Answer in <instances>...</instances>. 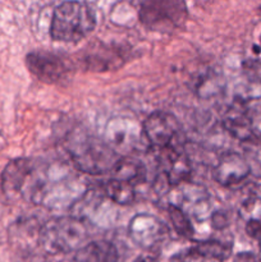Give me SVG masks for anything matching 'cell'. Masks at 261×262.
Here are the masks:
<instances>
[{
	"label": "cell",
	"instance_id": "cell-1",
	"mask_svg": "<svg viewBox=\"0 0 261 262\" xmlns=\"http://www.w3.org/2000/svg\"><path fill=\"white\" fill-rule=\"evenodd\" d=\"M96 27V15L90 5L77 0L64 2L53 14L50 35L54 41L77 43Z\"/></svg>",
	"mask_w": 261,
	"mask_h": 262
},
{
	"label": "cell",
	"instance_id": "cell-2",
	"mask_svg": "<svg viewBox=\"0 0 261 262\" xmlns=\"http://www.w3.org/2000/svg\"><path fill=\"white\" fill-rule=\"evenodd\" d=\"M68 154L77 170L90 176L110 173L119 156L104 140L89 135H74L68 140Z\"/></svg>",
	"mask_w": 261,
	"mask_h": 262
},
{
	"label": "cell",
	"instance_id": "cell-3",
	"mask_svg": "<svg viewBox=\"0 0 261 262\" xmlns=\"http://www.w3.org/2000/svg\"><path fill=\"white\" fill-rule=\"evenodd\" d=\"M89 228L84 220L73 215L53 217L40 229L41 246L51 253H68L84 246Z\"/></svg>",
	"mask_w": 261,
	"mask_h": 262
},
{
	"label": "cell",
	"instance_id": "cell-4",
	"mask_svg": "<svg viewBox=\"0 0 261 262\" xmlns=\"http://www.w3.org/2000/svg\"><path fill=\"white\" fill-rule=\"evenodd\" d=\"M138 17L147 30L170 33L186 23L188 10L184 0H143Z\"/></svg>",
	"mask_w": 261,
	"mask_h": 262
},
{
	"label": "cell",
	"instance_id": "cell-5",
	"mask_svg": "<svg viewBox=\"0 0 261 262\" xmlns=\"http://www.w3.org/2000/svg\"><path fill=\"white\" fill-rule=\"evenodd\" d=\"M142 133L148 145L156 152L182 148V127L174 115L155 112L142 123Z\"/></svg>",
	"mask_w": 261,
	"mask_h": 262
},
{
	"label": "cell",
	"instance_id": "cell-6",
	"mask_svg": "<svg viewBox=\"0 0 261 262\" xmlns=\"http://www.w3.org/2000/svg\"><path fill=\"white\" fill-rule=\"evenodd\" d=\"M26 67L38 81L55 84L69 76V66L61 56L48 51H32L26 55Z\"/></svg>",
	"mask_w": 261,
	"mask_h": 262
},
{
	"label": "cell",
	"instance_id": "cell-7",
	"mask_svg": "<svg viewBox=\"0 0 261 262\" xmlns=\"http://www.w3.org/2000/svg\"><path fill=\"white\" fill-rule=\"evenodd\" d=\"M35 170L36 163L32 159L17 158L10 160L0 176V188L4 196L12 200L23 197Z\"/></svg>",
	"mask_w": 261,
	"mask_h": 262
},
{
	"label": "cell",
	"instance_id": "cell-8",
	"mask_svg": "<svg viewBox=\"0 0 261 262\" xmlns=\"http://www.w3.org/2000/svg\"><path fill=\"white\" fill-rule=\"evenodd\" d=\"M128 234L137 246L145 250H153L168 237V228L156 216L142 212L130 219Z\"/></svg>",
	"mask_w": 261,
	"mask_h": 262
},
{
	"label": "cell",
	"instance_id": "cell-9",
	"mask_svg": "<svg viewBox=\"0 0 261 262\" xmlns=\"http://www.w3.org/2000/svg\"><path fill=\"white\" fill-rule=\"evenodd\" d=\"M250 163L238 152H225L212 168V178L220 186L230 187L243 183L251 174Z\"/></svg>",
	"mask_w": 261,
	"mask_h": 262
},
{
	"label": "cell",
	"instance_id": "cell-10",
	"mask_svg": "<svg viewBox=\"0 0 261 262\" xmlns=\"http://www.w3.org/2000/svg\"><path fill=\"white\" fill-rule=\"evenodd\" d=\"M232 252V245L220 241H205L177 253L171 262H224Z\"/></svg>",
	"mask_w": 261,
	"mask_h": 262
},
{
	"label": "cell",
	"instance_id": "cell-11",
	"mask_svg": "<svg viewBox=\"0 0 261 262\" xmlns=\"http://www.w3.org/2000/svg\"><path fill=\"white\" fill-rule=\"evenodd\" d=\"M129 56L124 55L122 50L113 49H92L78 56L79 63L84 69L92 72H109L119 69L128 61Z\"/></svg>",
	"mask_w": 261,
	"mask_h": 262
},
{
	"label": "cell",
	"instance_id": "cell-12",
	"mask_svg": "<svg viewBox=\"0 0 261 262\" xmlns=\"http://www.w3.org/2000/svg\"><path fill=\"white\" fill-rule=\"evenodd\" d=\"M135 123L129 122L128 119L119 118L117 120H112L107 123L106 133H105V142L113 148L117 154L120 151H129L135 147L141 138L142 130H133L130 128L135 127Z\"/></svg>",
	"mask_w": 261,
	"mask_h": 262
},
{
	"label": "cell",
	"instance_id": "cell-13",
	"mask_svg": "<svg viewBox=\"0 0 261 262\" xmlns=\"http://www.w3.org/2000/svg\"><path fill=\"white\" fill-rule=\"evenodd\" d=\"M118 248L109 241H92L76 251L72 262H118Z\"/></svg>",
	"mask_w": 261,
	"mask_h": 262
},
{
	"label": "cell",
	"instance_id": "cell-14",
	"mask_svg": "<svg viewBox=\"0 0 261 262\" xmlns=\"http://www.w3.org/2000/svg\"><path fill=\"white\" fill-rule=\"evenodd\" d=\"M110 174H112V179L125 182L136 187L146 181L147 170L142 161L130 158V156H120L119 160L110 170Z\"/></svg>",
	"mask_w": 261,
	"mask_h": 262
},
{
	"label": "cell",
	"instance_id": "cell-15",
	"mask_svg": "<svg viewBox=\"0 0 261 262\" xmlns=\"http://www.w3.org/2000/svg\"><path fill=\"white\" fill-rule=\"evenodd\" d=\"M104 196L120 206H129L136 201V187L110 178L104 186Z\"/></svg>",
	"mask_w": 261,
	"mask_h": 262
},
{
	"label": "cell",
	"instance_id": "cell-16",
	"mask_svg": "<svg viewBox=\"0 0 261 262\" xmlns=\"http://www.w3.org/2000/svg\"><path fill=\"white\" fill-rule=\"evenodd\" d=\"M168 215L174 230H176L181 237L186 238V239H193L194 237L193 225H192L188 215L183 211L182 207L177 206V205L174 204H170L168 206Z\"/></svg>",
	"mask_w": 261,
	"mask_h": 262
},
{
	"label": "cell",
	"instance_id": "cell-17",
	"mask_svg": "<svg viewBox=\"0 0 261 262\" xmlns=\"http://www.w3.org/2000/svg\"><path fill=\"white\" fill-rule=\"evenodd\" d=\"M211 223H212L211 224L212 227L217 230L224 229V228L228 225L227 216H225V214H223V212H215V214H212Z\"/></svg>",
	"mask_w": 261,
	"mask_h": 262
},
{
	"label": "cell",
	"instance_id": "cell-18",
	"mask_svg": "<svg viewBox=\"0 0 261 262\" xmlns=\"http://www.w3.org/2000/svg\"><path fill=\"white\" fill-rule=\"evenodd\" d=\"M233 262H258V258L251 252H241L235 255Z\"/></svg>",
	"mask_w": 261,
	"mask_h": 262
},
{
	"label": "cell",
	"instance_id": "cell-19",
	"mask_svg": "<svg viewBox=\"0 0 261 262\" xmlns=\"http://www.w3.org/2000/svg\"><path fill=\"white\" fill-rule=\"evenodd\" d=\"M133 262H159V261H158V258L153 257V256L143 255V256H140V257L136 258Z\"/></svg>",
	"mask_w": 261,
	"mask_h": 262
},
{
	"label": "cell",
	"instance_id": "cell-20",
	"mask_svg": "<svg viewBox=\"0 0 261 262\" xmlns=\"http://www.w3.org/2000/svg\"><path fill=\"white\" fill-rule=\"evenodd\" d=\"M5 146H7V141H5L4 136H3L2 130H0V151H2Z\"/></svg>",
	"mask_w": 261,
	"mask_h": 262
},
{
	"label": "cell",
	"instance_id": "cell-21",
	"mask_svg": "<svg viewBox=\"0 0 261 262\" xmlns=\"http://www.w3.org/2000/svg\"><path fill=\"white\" fill-rule=\"evenodd\" d=\"M260 177H261V165H260Z\"/></svg>",
	"mask_w": 261,
	"mask_h": 262
},
{
	"label": "cell",
	"instance_id": "cell-22",
	"mask_svg": "<svg viewBox=\"0 0 261 262\" xmlns=\"http://www.w3.org/2000/svg\"><path fill=\"white\" fill-rule=\"evenodd\" d=\"M258 262H261V260H258Z\"/></svg>",
	"mask_w": 261,
	"mask_h": 262
}]
</instances>
